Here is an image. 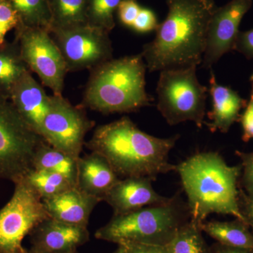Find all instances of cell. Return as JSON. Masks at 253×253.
<instances>
[{"label":"cell","mask_w":253,"mask_h":253,"mask_svg":"<svg viewBox=\"0 0 253 253\" xmlns=\"http://www.w3.org/2000/svg\"><path fill=\"white\" fill-rule=\"evenodd\" d=\"M167 5L166 19L141 52L151 73L201 64L208 26L217 7L214 0H167Z\"/></svg>","instance_id":"6da1fadb"},{"label":"cell","mask_w":253,"mask_h":253,"mask_svg":"<svg viewBox=\"0 0 253 253\" xmlns=\"http://www.w3.org/2000/svg\"><path fill=\"white\" fill-rule=\"evenodd\" d=\"M179 138L150 135L125 116L96 127L84 145L106 158L118 176L154 181L160 174L176 170V166L169 163V154Z\"/></svg>","instance_id":"7a4b0ae2"},{"label":"cell","mask_w":253,"mask_h":253,"mask_svg":"<svg viewBox=\"0 0 253 253\" xmlns=\"http://www.w3.org/2000/svg\"><path fill=\"white\" fill-rule=\"evenodd\" d=\"M187 196L191 219L201 224L212 214H229L247 224L240 209L239 169L216 152H201L176 166Z\"/></svg>","instance_id":"3957f363"},{"label":"cell","mask_w":253,"mask_h":253,"mask_svg":"<svg viewBox=\"0 0 253 253\" xmlns=\"http://www.w3.org/2000/svg\"><path fill=\"white\" fill-rule=\"evenodd\" d=\"M141 53L112 59L90 70L81 106L103 113H131L150 106Z\"/></svg>","instance_id":"277c9868"},{"label":"cell","mask_w":253,"mask_h":253,"mask_svg":"<svg viewBox=\"0 0 253 253\" xmlns=\"http://www.w3.org/2000/svg\"><path fill=\"white\" fill-rule=\"evenodd\" d=\"M191 219L187 204L179 196L164 204L146 206L126 214L113 215L95 233L97 239L118 246L170 244L183 224Z\"/></svg>","instance_id":"5b68a950"},{"label":"cell","mask_w":253,"mask_h":253,"mask_svg":"<svg viewBox=\"0 0 253 253\" xmlns=\"http://www.w3.org/2000/svg\"><path fill=\"white\" fill-rule=\"evenodd\" d=\"M196 66L160 71L157 109L169 126L187 121L202 127L208 88L196 76Z\"/></svg>","instance_id":"8992f818"},{"label":"cell","mask_w":253,"mask_h":253,"mask_svg":"<svg viewBox=\"0 0 253 253\" xmlns=\"http://www.w3.org/2000/svg\"><path fill=\"white\" fill-rule=\"evenodd\" d=\"M45 140L28 126L10 99L0 96V179L16 182L33 168Z\"/></svg>","instance_id":"52a82bcc"},{"label":"cell","mask_w":253,"mask_h":253,"mask_svg":"<svg viewBox=\"0 0 253 253\" xmlns=\"http://www.w3.org/2000/svg\"><path fill=\"white\" fill-rule=\"evenodd\" d=\"M14 186L11 199L0 209V253H29L23 239L49 216L41 198L24 179Z\"/></svg>","instance_id":"ba28073f"},{"label":"cell","mask_w":253,"mask_h":253,"mask_svg":"<svg viewBox=\"0 0 253 253\" xmlns=\"http://www.w3.org/2000/svg\"><path fill=\"white\" fill-rule=\"evenodd\" d=\"M23 61L31 73H35L43 86L53 95L61 96L68 71L59 46L45 28L18 26L14 30Z\"/></svg>","instance_id":"9c48e42d"},{"label":"cell","mask_w":253,"mask_h":253,"mask_svg":"<svg viewBox=\"0 0 253 253\" xmlns=\"http://www.w3.org/2000/svg\"><path fill=\"white\" fill-rule=\"evenodd\" d=\"M50 35L62 54L68 72L91 70L113 58L109 33L88 24L52 29Z\"/></svg>","instance_id":"30bf717a"},{"label":"cell","mask_w":253,"mask_h":253,"mask_svg":"<svg viewBox=\"0 0 253 253\" xmlns=\"http://www.w3.org/2000/svg\"><path fill=\"white\" fill-rule=\"evenodd\" d=\"M94 125L84 108L74 106L62 95H52L42 136L53 147L78 159L85 144L84 138Z\"/></svg>","instance_id":"8fae6325"},{"label":"cell","mask_w":253,"mask_h":253,"mask_svg":"<svg viewBox=\"0 0 253 253\" xmlns=\"http://www.w3.org/2000/svg\"><path fill=\"white\" fill-rule=\"evenodd\" d=\"M252 5L253 0H231L214 10L208 26L203 67L211 68L234 50L240 24Z\"/></svg>","instance_id":"7c38bea8"},{"label":"cell","mask_w":253,"mask_h":253,"mask_svg":"<svg viewBox=\"0 0 253 253\" xmlns=\"http://www.w3.org/2000/svg\"><path fill=\"white\" fill-rule=\"evenodd\" d=\"M30 253H53L77 250L89 241L86 226L73 225L47 218L38 224L29 234Z\"/></svg>","instance_id":"4fadbf2b"},{"label":"cell","mask_w":253,"mask_h":253,"mask_svg":"<svg viewBox=\"0 0 253 253\" xmlns=\"http://www.w3.org/2000/svg\"><path fill=\"white\" fill-rule=\"evenodd\" d=\"M146 177H127L120 180L105 196L113 208V215L126 214L146 206L164 204L171 198L158 194Z\"/></svg>","instance_id":"5bb4252c"},{"label":"cell","mask_w":253,"mask_h":253,"mask_svg":"<svg viewBox=\"0 0 253 253\" xmlns=\"http://www.w3.org/2000/svg\"><path fill=\"white\" fill-rule=\"evenodd\" d=\"M9 99L28 126L42 136L51 96L46 94L42 84L37 82L31 71L25 73L16 83Z\"/></svg>","instance_id":"9a60e30c"},{"label":"cell","mask_w":253,"mask_h":253,"mask_svg":"<svg viewBox=\"0 0 253 253\" xmlns=\"http://www.w3.org/2000/svg\"><path fill=\"white\" fill-rule=\"evenodd\" d=\"M42 201L50 218L86 227L93 210L102 201L86 194L76 186L54 197Z\"/></svg>","instance_id":"2e32d148"},{"label":"cell","mask_w":253,"mask_h":253,"mask_svg":"<svg viewBox=\"0 0 253 253\" xmlns=\"http://www.w3.org/2000/svg\"><path fill=\"white\" fill-rule=\"evenodd\" d=\"M120 180L107 160L98 153L78 158L77 187L86 194L103 201Z\"/></svg>","instance_id":"e0dca14e"},{"label":"cell","mask_w":253,"mask_h":253,"mask_svg":"<svg viewBox=\"0 0 253 253\" xmlns=\"http://www.w3.org/2000/svg\"><path fill=\"white\" fill-rule=\"evenodd\" d=\"M210 94L212 99V110L208 113L211 123H206L212 132L226 133L239 118L240 111L246 104L237 91L219 84L215 75L211 71Z\"/></svg>","instance_id":"ac0fdd59"},{"label":"cell","mask_w":253,"mask_h":253,"mask_svg":"<svg viewBox=\"0 0 253 253\" xmlns=\"http://www.w3.org/2000/svg\"><path fill=\"white\" fill-rule=\"evenodd\" d=\"M28 71L17 42L14 39L0 45V96L9 99L16 83Z\"/></svg>","instance_id":"d6986e66"},{"label":"cell","mask_w":253,"mask_h":253,"mask_svg":"<svg viewBox=\"0 0 253 253\" xmlns=\"http://www.w3.org/2000/svg\"><path fill=\"white\" fill-rule=\"evenodd\" d=\"M78 161L44 141L37 150L33 167L59 174L77 187Z\"/></svg>","instance_id":"ffe728a7"},{"label":"cell","mask_w":253,"mask_h":253,"mask_svg":"<svg viewBox=\"0 0 253 253\" xmlns=\"http://www.w3.org/2000/svg\"><path fill=\"white\" fill-rule=\"evenodd\" d=\"M246 225L247 224L239 219L236 221H212L203 222L201 229L224 246L253 249V235Z\"/></svg>","instance_id":"44dd1931"},{"label":"cell","mask_w":253,"mask_h":253,"mask_svg":"<svg viewBox=\"0 0 253 253\" xmlns=\"http://www.w3.org/2000/svg\"><path fill=\"white\" fill-rule=\"evenodd\" d=\"M51 23L49 31L87 24V0H47Z\"/></svg>","instance_id":"7402d4cb"},{"label":"cell","mask_w":253,"mask_h":253,"mask_svg":"<svg viewBox=\"0 0 253 253\" xmlns=\"http://www.w3.org/2000/svg\"><path fill=\"white\" fill-rule=\"evenodd\" d=\"M22 179L34 189L42 200L54 197L76 187L59 174L36 168H32Z\"/></svg>","instance_id":"603a6c76"},{"label":"cell","mask_w":253,"mask_h":253,"mask_svg":"<svg viewBox=\"0 0 253 253\" xmlns=\"http://www.w3.org/2000/svg\"><path fill=\"white\" fill-rule=\"evenodd\" d=\"M19 19L18 26L42 28L49 31L51 14L47 0H10Z\"/></svg>","instance_id":"cb8c5ba5"},{"label":"cell","mask_w":253,"mask_h":253,"mask_svg":"<svg viewBox=\"0 0 253 253\" xmlns=\"http://www.w3.org/2000/svg\"><path fill=\"white\" fill-rule=\"evenodd\" d=\"M169 246L170 253H211L201 224L191 219L179 228Z\"/></svg>","instance_id":"d4e9b609"},{"label":"cell","mask_w":253,"mask_h":253,"mask_svg":"<svg viewBox=\"0 0 253 253\" xmlns=\"http://www.w3.org/2000/svg\"><path fill=\"white\" fill-rule=\"evenodd\" d=\"M123 0H87L86 23L111 33L116 26L114 15Z\"/></svg>","instance_id":"484cf974"},{"label":"cell","mask_w":253,"mask_h":253,"mask_svg":"<svg viewBox=\"0 0 253 253\" xmlns=\"http://www.w3.org/2000/svg\"><path fill=\"white\" fill-rule=\"evenodd\" d=\"M19 19L10 0H0V45L6 42V36L16 29Z\"/></svg>","instance_id":"4316f807"},{"label":"cell","mask_w":253,"mask_h":253,"mask_svg":"<svg viewBox=\"0 0 253 253\" xmlns=\"http://www.w3.org/2000/svg\"><path fill=\"white\" fill-rule=\"evenodd\" d=\"M158 25L159 23L154 11L141 7L131 28L137 33H146L156 31Z\"/></svg>","instance_id":"83f0119b"},{"label":"cell","mask_w":253,"mask_h":253,"mask_svg":"<svg viewBox=\"0 0 253 253\" xmlns=\"http://www.w3.org/2000/svg\"><path fill=\"white\" fill-rule=\"evenodd\" d=\"M141 8L136 0H123L118 9V16L121 23L131 28Z\"/></svg>","instance_id":"f1b7e54d"},{"label":"cell","mask_w":253,"mask_h":253,"mask_svg":"<svg viewBox=\"0 0 253 253\" xmlns=\"http://www.w3.org/2000/svg\"><path fill=\"white\" fill-rule=\"evenodd\" d=\"M234 50L244 54L246 58L253 59V28L247 31H240Z\"/></svg>","instance_id":"f546056e"},{"label":"cell","mask_w":253,"mask_h":253,"mask_svg":"<svg viewBox=\"0 0 253 253\" xmlns=\"http://www.w3.org/2000/svg\"><path fill=\"white\" fill-rule=\"evenodd\" d=\"M124 246L125 253H170L169 244L166 246L146 244H131Z\"/></svg>","instance_id":"4dcf8cb0"},{"label":"cell","mask_w":253,"mask_h":253,"mask_svg":"<svg viewBox=\"0 0 253 253\" xmlns=\"http://www.w3.org/2000/svg\"><path fill=\"white\" fill-rule=\"evenodd\" d=\"M241 123L244 129V141H249L250 139H253V89L251 99L241 118Z\"/></svg>","instance_id":"1f68e13d"},{"label":"cell","mask_w":253,"mask_h":253,"mask_svg":"<svg viewBox=\"0 0 253 253\" xmlns=\"http://www.w3.org/2000/svg\"><path fill=\"white\" fill-rule=\"evenodd\" d=\"M244 184L249 195V199L253 200V154L244 156Z\"/></svg>","instance_id":"d6a6232c"},{"label":"cell","mask_w":253,"mask_h":253,"mask_svg":"<svg viewBox=\"0 0 253 253\" xmlns=\"http://www.w3.org/2000/svg\"><path fill=\"white\" fill-rule=\"evenodd\" d=\"M211 253H253V249L229 247L220 244H214L210 249Z\"/></svg>","instance_id":"836d02e7"},{"label":"cell","mask_w":253,"mask_h":253,"mask_svg":"<svg viewBox=\"0 0 253 253\" xmlns=\"http://www.w3.org/2000/svg\"><path fill=\"white\" fill-rule=\"evenodd\" d=\"M247 224H251L253 227V200L249 199L246 206V214L244 215Z\"/></svg>","instance_id":"e575fe53"},{"label":"cell","mask_w":253,"mask_h":253,"mask_svg":"<svg viewBox=\"0 0 253 253\" xmlns=\"http://www.w3.org/2000/svg\"><path fill=\"white\" fill-rule=\"evenodd\" d=\"M113 253H125L124 246H118V249Z\"/></svg>","instance_id":"d590c367"},{"label":"cell","mask_w":253,"mask_h":253,"mask_svg":"<svg viewBox=\"0 0 253 253\" xmlns=\"http://www.w3.org/2000/svg\"><path fill=\"white\" fill-rule=\"evenodd\" d=\"M28 252H29V251H28ZM78 253V252L77 251V250H74V251H66V252H59V253Z\"/></svg>","instance_id":"8d00e7d4"},{"label":"cell","mask_w":253,"mask_h":253,"mask_svg":"<svg viewBox=\"0 0 253 253\" xmlns=\"http://www.w3.org/2000/svg\"><path fill=\"white\" fill-rule=\"evenodd\" d=\"M251 81H252L253 83V74L252 75V76H251Z\"/></svg>","instance_id":"74e56055"}]
</instances>
